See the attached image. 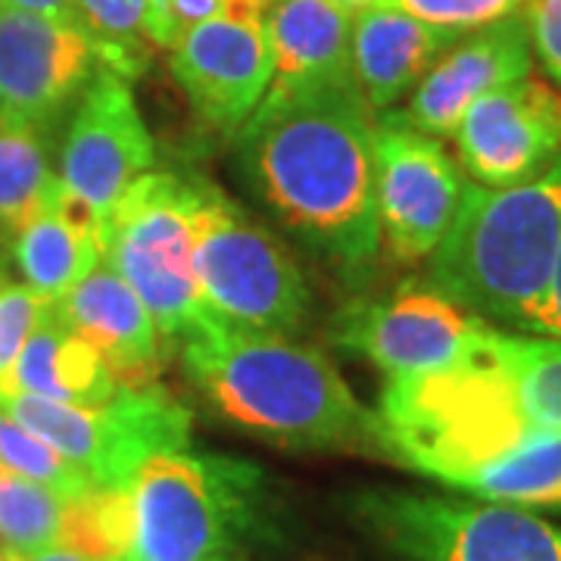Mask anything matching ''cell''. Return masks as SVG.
Masks as SVG:
<instances>
[{"mask_svg": "<svg viewBox=\"0 0 561 561\" xmlns=\"http://www.w3.org/2000/svg\"><path fill=\"white\" fill-rule=\"evenodd\" d=\"M247 187L302 243L359 272L378 256L375 119L356 84L262 101L238 135Z\"/></svg>", "mask_w": 561, "mask_h": 561, "instance_id": "obj_1", "label": "cell"}, {"mask_svg": "<svg viewBox=\"0 0 561 561\" xmlns=\"http://www.w3.org/2000/svg\"><path fill=\"white\" fill-rule=\"evenodd\" d=\"M181 356L216 415L260 440L284 449H381L375 412L316 346L216 319L181 341Z\"/></svg>", "mask_w": 561, "mask_h": 561, "instance_id": "obj_2", "label": "cell"}, {"mask_svg": "<svg viewBox=\"0 0 561 561\" xmlns=\"http://www.w3.org/2000/svg\"><path fill=\"white\" fill-rule=\"evenodd\" d=\"M559 256L561 157L522 184H468L427 284L493 328L537 334Z\"/></svg>", "mask_w": 561, "mask_h": 561, "instance_id": "obj_3", "label": "cell"}, {"mask_svg": "<svg viewBox=\"0 0 561 561\" xmlns=\"http://www.w3.org/2000/svg\"><path fill=\"white\" fill-rule=\"evenodd\" d=\"M128 561H247L268 530V486L253 461L172 449L131 481Z\"/></svg>", "mask_w": 561, "mask_h": 561, "instance_id": "obj_4", "label": "cell"}, {"mask_svg": "<svg viewBox=\"0 0 561 561\" xmlns=\"http://www.w3.org/2000/svg\"><path fill=\"white\" fill-rule=\"evenodd\" d=\"M201 179L147 172L103 221V260L147 306L165 341H184L216 316L197 275Z\"/></svg>", "mask_w": 561, "mask_h": 561, "instance_id": "obj_5", "label": "cell"}, {"mask_svg": "<svg viewBox=\"0 0 561 561\" xmlns=\"http://www.w3.org/2000/svg\"><path fill=\"white\" fill-rule=\"evenodd\" d=\"M353 515L390 561H561V527L534 508L362 490Z\"/></svg>", "mask_w": 561, "mask_h": 561, "instance_id": "obj_6", "label": "cell"}, {"mask_svg": "<svg viewBox=\"0 0 561 561\" xmlns=\"http://www.w3.org/2000/svg\"><path fill=\"white\" fill-rule=\"evenodd\" d=\"M197 275L209 312L231 328L287 337L309 316V284L284 243L206 181L197 203Z\"/></svg>", "mask_w": 561, "mask_h": 561, "instance_id": "obj_7", "label": "cell"}, {"mask_svg": "<svg viewBox=\"0 0 561 561\" xmlns=\"http://www.w3.org/2000/svg\"><path fill=\"white\" fill-rule=\"evenodd\" d=\"M0 409L50 443L94 486H131L147 459L191 446V412L160 383L119 390L101 405L0 397Z\"/></svg>", "mask_w": 561, "mask_h": 561, "instance_id": "obj_8", "label": "cell"}, {"mask_svg": "<svg viewBox=\"0 0 561 561\" xmlns=\"http://www.w3.org/2000/svg\"><path fill=\"white\" fill-rule=\"evenodd\" d=\"M486 328V321L465 312L431 284H402L387 297L350 302L334 319L331 341L365 356L393 381L468 362L478 353Z\"/></svg>", "mask_w": 561, "mask_h": 561, "instance_id": "obj_9", "label": "cell"}, {"mask_svg": "<svg viewBox=\"0 0 561 561\" xmlns=\"http://www.w3.org/2000/svg\"><path fill=\"white\" fill-rule=\"evenodd\" d=\"M468 181L443 144L400 113L375 122V206L378 231L397 262L427 260L459 213Z\"/></svg>", "mask_w": 561, "mask_h": 561, "instance_id": "obj_10", "label": "cell"}, {"mask_svg": "<svg viewBox=\"0 0 561 561\" xmlns=\"http://www.w3.org/2000/svg\"><path fill=\"white\" fill-rule=\"evenodd\" d=\"M62 191L98 219H110L131 184L153 172L157 144L140 116L128 79L101 66L62 125Z\"/></svg>", "mask_w": 561, "mask_h": 561, "instance_id": "obj_11", "label": "cell"}, {"mask_svg": "<svg viewBox=\"0 0 561 561\" xmlns=\"http://www.w3.org/2000/svg\"><path fill=\"white\" fill-rule=\"evenodd\" d=\"M101 69L81 25L0 7V116L62 135Z\"/></svg>", "mask_w": 561, "mask_h": 561, "instance_id": "obj_12", "label": "cell"}, {"mask_svg": "<svg viewBox=\"0 0 561 561\" xmlns=\"http://www.w3.org/2000/svg\"><path fill=\"white\" fill-rule=\"evenodd\" d=\"M169 69L209 131L221 138L241 135L275 72L265 13L231 10L201 22L172 50Z\"/></svg>", "mask_w": 561, "mask_h": 561, "instance_id": "obj_13", "label": "cell"}, {"mask_svg": "<svg viewBox=\"0 0 561 561\" xmlns=\"http://www.w3.org/2000/svg\"><path fill=\"white\" fill-rule=\"evenodd\" d=\"M449 138L478 184H522L561 157V91L534 76L502 84L468 106Z\"/></svg>", "mask_w": 561, "mask_h": 561, "instance_id": "obj_14", "label": "cell"}, {"mask_svg": "<svg viewBox=\"0 0 561 561\" xmlns=\"http://www.w3.org/2000/svg\"><path fill=\"white\" fill-rule=\"evenodd\" d=\"M530 69L534 47L522 13L471 28L415 84L400 119L431 138H449L471 103L502 84L527 79Z\"/></svg>", "mask_w": 561, "mask_h": 561, "instance_id": "obj_15", "label": "cell"}, {"mask_svg": "<svg viewBox=\"0 0 561 561\" xmlns=\"http://www.w3.org/2000/svg\"><path fill=\"white\" fill-rule=\"evenodd\" d=\"M54 306L62 321L101 353L119 390H147L160 383V328L110 262L103 260Z\"/></svg>", "mask_w": 561, "mask_h": 561, "instance_id": "obj_16", "label": "cell"}, {"mask_svg": "<svg viewBox=\"0 0 561 561\" xmlns=\"http://www.w3.org/2000/svg\"><path fill=\"white\" fill-rule=\"evenodd\" d=\"M353 16L337 0H275L265 10L275 72L262 101L356 84Z\"/></svg>", "mask_w": 561, "mask_h": 561, "instance_id": "obj_17", "label": "cell"}, {"mask_svg": "<svg viewBox=\"0 0 561 561\" xmlns=\"http://www.w3.org/2000/svg\"><path fill=\"white\" fill-rule=\"evenodd\" d=\"M459 35L415 20L393 3L359 10L353 16V81L368 110L387 113L393 103L412 94Z\"/></svg>", "mask_w": 561, "mask_h": 561, "instance_id": "obj_18", "label": "cell"}, {"mask_svg": "<svg viewBox=\"0 0 561 561\" xmlns=\"http://www.w3.org/2000/svg\"><path fill=\"white\" fill-rule=\"evenodd\" d=\"M41 397L76 405H101L119 393L106 362L91 343L69 328L50 302L38 328L28 334L20 359L0 383V397Z\"/></svg>", "mask_w": 561, "mask_h": 561, "instance_id": "obj_19", "label": "cell"}, {"mask_svg": "<svg viewBox=\"0 0 561 561\" xmlns=\"http://www.w3.org/2000/svg\"><path fill=\"white\" fill-rule=\"evenodd\" d=\"M10 253L25 284L57 302L103 262L101 225L60 184L10 241Z\"/></svg>", "mask_w": 561, "mask_h": 561, "instance_id": "obj_20", "label": "cell"}, {"mask_svg": "<svg viewBox=\"0 0 561 561\" xmlns=\"http://www.w3.org/2000/svg\"><path fill=\"white\" fill-rule=\"evenodd\" d=\"M483 359L493 365L518 419L534 431L561 434V337L486 328Z\"/></svg>", "mask_w": 561, "mask_h": 561, "instance_id": "obj_21", "label": "cell"}, {"mask_svg": "<svg viewBox=\"0 0 561 561\" xmlns=\"http://www.w3.org/2000/svg\"><path fill=\"white\" fill-rule=\"evenodd\" d=\"M57 131L0 116V241H13L25 221L60 191Z\"/></svg>", "mask_w": 561, "mask_h": 561, "instance_id": "obj_22", "label": "cell"}, {"mask_svg": "<svg viewBox=\"0 0 561 561\" xmlns=\"http://www.w3.org/2000/svg\"><path fill=\"white\" fill-rule=\"evenodd\" d=\"M461 493L522 508L561 512V434H534L505 456L478 468L461 483Z\"/></svg>", "mask_w": 561, "mask_h": 561, "instance_id": "obj_23", "label": "cell"}, {"mask_svg": "<svg viewBox=\"0 0 561 561\" xmlns=\"http://www.w3.org/2000/svg\"><path fill=\"white\" fill-rule=\"evenodd\" d=\"M135 540L131 486H88L66 500L60 546L94 561H128Z\"/></svg>", "mask_w": 561, "mask_h": 561, "instance_id": "obj_24", "label": "cell"}, {"mask_svg": "<svg viewBox=\"0 0 561 561\" xmlns=\"http://www.w3.org/2000/svg\"><path fill=\"white\" fill-rule=\"evenodd\" d=\"M76 10L101 66L128 81L150 69L153 44L144 35L147 0H76Z\"/></svg>", "mask_w": 561, "mask_h": 561, "instance_id": "obj_25", "label": "cell"}, {"mask_svg": "<svg viewBox=\"0 0 561 561\" xmlns=\"http://www.w3.org/2000/svg\"><path fill=\"white\" fill-rule=\"evenodd\" d=\"M66 496L0 465V552H38L60 540Z\"/></svg>", "mask_w": 561, "mask_h": 561, "instance_id": "obj_26", "label": "cell"}, {"mask_svg": "<svg viewBox=\"0 0 561 561\" xmlns=\"http://www.w3.org/2000/svg\"><path fill=\"white\" fill-rule=\"evenodd\" d=\"M0 465L28 481H38L57 490L66 500L94 486L72 461L62 459L50 443L41 440L38 434H32L25 424H20L3 409H0Z\"/></svg>", "mask_w": 561, "mask_h": 561, "instance_id": "obj_27", "label": "cell"}, {"mask_svg": "<svg viewBox=\"0 0 561 561\" xmlns=\"http://www.w3.org/2000/svg\"><path fill=\"white\" fill-rule=\"evenodd\" d=\"M383 3H393L402 13L437 28L471 32L512 16L527 0H383Z\"/></svg>", "mask_w": 561, "mask_h": 561, "instance_id": "obj_28", "label": "cell"}, {"mask_svg": "<svg viewBox=\"0 0 561 561\" xmlns=\"http://www.w3.org/2000/svg\"><path fill=\"white\" fill-rule=\"evenodd\" d=\"M231 13V0H147L144 35L153 50H175L201 22Z\"/></svg>", "mask_w": 561, "mask_h": 561, "instance_id": "obj_29", "label": "cell"}, {"mask_svg": "<svg viewBox=\"0 0 561 561\" xmlns=\"http://www.w3.org/2000/svg\"><path fill=\"white\" fill-rule=\"evenodd\" d=\"M47 306L50 300H44L28 284L10 280L0 290V383L13 368V362L20 359L22 346L28 341V334L38 328V321L44 319Z\"/></svg>", "mask_w": 561, "mask_h": 561, "instance_id": "obj_30", "label": "cell"}, {"mask_svg": "<svg viewBox=\"0 0 561 561\" xmlns=\"http://www.w3.org/2000/svg\"><path fill=\"white\" fill-rule=\"evenodd\" d=\"M530 47L546 66V72L561 84V0H527L524 10Z\"/></svg>", "mask_w": 561, "mask_h": 561, "instance_id": "obj_31", "label": "cell"}, {"mask_svg": "<svg viewBox=\"0 0 561 561\" xmlns=\"http://www.w3.org/2000/svg\"><path fill=\"white\" fill-rule=\"evenodd\" d=\"M0 7H13V10H25V13H38V16L79 25L76 0H0Z\"/></svg>", "mask_w": 561, "mask_h": 561, "instance_id": "obj_32", "label": "cell"}, {"mask_svg": "<svg viewBox=\"0 0 561 561\" xmlns=\"http://www.w3.org/2000/svg\"><path fill=\"white\" fill-rule=\"evenodd\" d=\"M537 334H540V337H561V256L559 268H556V278H552L549 300H546L540 324H537Z\"/></svg>", "mask_w": 561, "mask_h": 561, "instance_id": "obj_33", "label": "cell"}, {"mask_svg": "<svg viewBox=\"0 0 561 561\" xmlns=\"http://www.w3.org/2000/svg\"><path fill=\"white\" fill-rule=\"evenodd\" d=\"M3 561H94L88 556H81L76 549L69 546H47V549H38V552H3Z\"/></svg>", "mask_w": 561, "mask_h": 561, "instance_id": "obj_34", "label": "cell"}, {"mask_svg": "<svg viewBox=\"0 0 561 561\" xmlns=\"http://www.w3.org/2000/svg\"><path fill=\"white\" fill-rule=\"evenodd\" d=\"M275 0H231V10H247V13H265Z\"/></svg>", "mask_w": 561, "mask_h": 561, "instance_id": "obj_35", "label": "cell"}, {"mask_svg": "<svg viewBox=\"0 0 561 561\" xmlns=\"http://www.w3.org/2000/svg\"><path fill=\"white\" fill-rule=\"evenodd\" d=\"M341 7H346L350 13H359L365 7H375V3H383V0H337Z\"/></svg>", "mask_w": 561, "mask_h": 561, "instance_id": "obj_36", "label": "cell"}, {"mask_svg": "<svg viewBox=\"0 0 561 561\" xmlns=\"http://www.w3.org/2000/svg\"><path fill=\"white\" fill-rule=\"evenodd\" d=\"M7 284H10V265H7V260L0 256V290H3Z\"/></svg>", "mask_w": 561, "mask_h": 561, "instance_id": "obj_37", "label": "cell"}, {"mask_svg": "<svg viewBox=\"0 0 561 561\" xmlns=\"http://www.w3.org/2000/svg\"><path fill=\"white\" fill-rule=\"evenodd\" d=\"M0 561H3V552H0Z\"/></svg>", "mask_w": 561, "mask_h": 561, "instance_id": "obj_38", "label": "cell"}]
</instances>
